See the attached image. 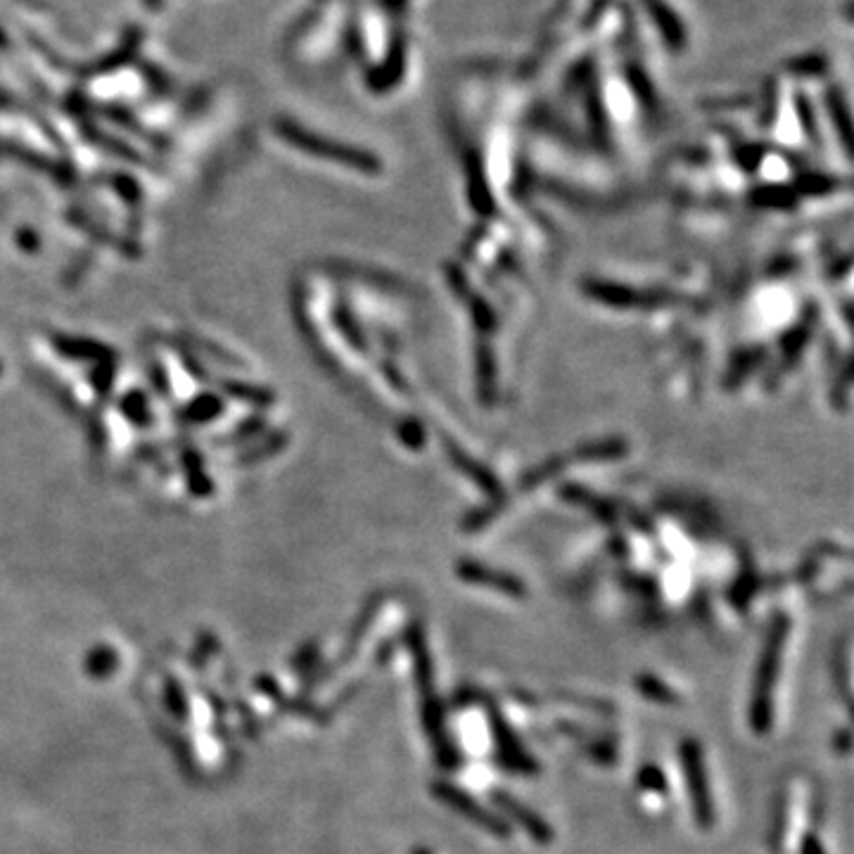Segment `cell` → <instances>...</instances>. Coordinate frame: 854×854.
Wrapping results in <instances>:
<instances>
[{
  "instance_id": "cell-1",
  "label": "cell",
  "mask_w": 854,
  "mask_h": 854,
  "mask_svg": "<svg viewBox=\"0 0 854 854\" xmlns=\"http://www.w3.org/2000/svg\"><path fill=\"white\" fill-rule=\"evenodd\" d=\"M644 6L648 8V12L652 14V22H656V27L662 31V37L669 43L672 45L686 43V29L681 27L679 17L669 10L665 0H644Z\"/></svg>"
}]
</instances>
